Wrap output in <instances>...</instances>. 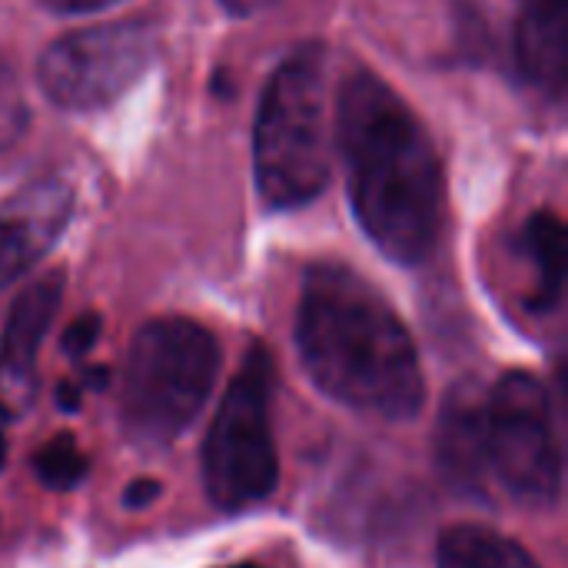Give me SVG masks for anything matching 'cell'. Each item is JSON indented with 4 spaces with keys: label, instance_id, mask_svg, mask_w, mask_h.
<instances>
[{
    "label": "cell",
    "instance_id": "obj_1",
    "mask_svg": "<svg viewBox=\"0 0 568 568\" xmlns=\"http://www.w3.org/2000/svg\"><path fill=\"white\" fill-rule=\"evenodd\" d=\"M336 143L363 233L399 266L426 263L446 226V176L426 123L383 77L359 67L339 87Z\"/></svg>",
    "mask_w": 568,
    "mask_h": 568
},
{
    "label": "cell",
    "instance_id": "obj_2",
    "mask_svg": "<svg viewBox=\"0 0 568 568\" xmlns=\"http://www.w3.org/2000/svg\"><path fill=\"white\" fill-rule=\"evenodd\" d=\"M296 349L310 379L329 399L383 419H413L426 383L416 343L386 296L339 263L303 276Z\"/></svg>",
    "mask_w": 568,
    "mask_h": 568
},
{
    "label": "cell",
    "instance_id": "obj_3",
    "mask_svg": "<svg viewBox=\"0 0 568 568\" xmlns=\"http://www.w3.org/2000/svg\"><path fill=\"white\" fill-rule=\"evenodd\" d=\"M326 47H296L266 80L253 130V173L270 210L310 206L329 183Z\"/></svg>",
    "mask_w": 568,
    "mask_h": 568
},
{
    "label": "cell",
    "instance_id": "obj_4",
    "mask_svg": "<svg viewBox=\"0 0 568 568\" xmlns=\"http://www.w3.org/2000/svg\"><path fill=\"white\" fill-rule=\"evenodd\" d=\"M220 373L216 336L183 316H163L133 336L123 373V426L133 443L163 449L186 433Z\"/></svg>",
    "mask_w": 568,
    "mask_h": 568
},
{
    "label": "cell",
    "instance_id": "obj_5",
    "mask_svg": "<svg viewBox=\"0 0 568 568\" xmlns=\"http://www.w3.org/2000/svg\"><path fill=\"white\" fill-rule=\"evenodd\" d=\"M479 493L503 489L519 506H552L562 493V446L546 386L532 373H506L476 389Z\"/></svg>",
    "mask_w": 568,
    "mask_h": 568
},
{
    "label": "cell",
    "instance_id": "obj_6",
    "mask_svg": "<svg viewBox=\"0 0 568 568\" xmlns=\"http://www.w3.org/2000/svg\"><path fill=\"white\" fill-rule=\"evenodd\" d=\"M273 359L250 346L203 443V486L216 509L243 513L273 496L280 459L273 443Z\"/></svg>",
    "mask_w": 568,
    "mask_h": 568
},
{
    "label": "cell",
    "instance_id": "obj_7",
    "mask_svg": "<svg viewBox=\"0 0 568 568\" xmlns=\"http://www.w3.org/2000/svg\"><path fill=\"white\" fill-rule=\"evenodd\" d=\"M156 30L116 20L57 37L37 60V83L60 110H103L120 100L153 63Z\"/></svg>",
    "mask_w": 568,
    "mask_h": 568
},
{
    "label": "cell",
    "instance_id": "obj_8",
    "mask_svg": "<svg viewBox=\"0 0 568 568\" xmlns=\"http://www.w3.org/2000/svg\"><path fill=\"white\" fill-rule=\"evenodd\" d=\"M73 216V190L60 176L23 183L0 203V290L30 273L63 236Z\"/></svg>",
    "mask_w": 568,
    "mask_h": 568
},
{
    "label": "cell",
    "instance_id": "obj_9",
    "mask_svg": "<svg viewBox=\"0 0 568 568\" xmlns=\"http://www.w3.org/2000/svg\"><path fill=\"white\" fill-rule=\"evenodd\" d=\"M63 300V273L33 280L10 306L0 333V409L13 419L37 393V353Z\"/></svg>",
    "mask_w": 568,
    "mask_h": 568
},
{
    "label": "cell",
    "instance_id": "obj_10",
    "mask_svg": "<svg viewBox=\"0 0 568 568\" xmlns=\"http://www.w3.org/2000/svg\"><path fill=\"white\" fill-rule=\"evenodd\" d=\"M516 67L529 87L549 100L566 93L568 0H523L516 20Z\"/></svg>",
    "mask_w": 568,
    "mask_h": 568
},
{
    "label": "cell",
    "instance_id": "obj_11",
    "mask_svg": "<svg viewBox=\"0 0 568 568\" xmlns=\"http://www.w3.org/2000/svg\"><path fill=\"white\" fill-rule=\"evenodd\" d=\"M523 256L532 270V310H552L562 300L566 286V226L552 210L532 213L523 226Z\"/></svg>",
    "mask_w": 568,
    "mask_h": 568
},
{
    "label": "cell",
    "instance_id": "obj_12",
    "mask_svg": "<svg viewBox=\"0 0 568 568\" xmlns=\"http://www.w3.org/2000/svg\"><path fill=\"white\" fill-rule=\"evenodd\" d=\"M439 568H542L516 539L486 526H453L439 539Z\"/></svg>",
    "mask_w": 568,
    "mask_h": 568
},
{
    "label": "cell",
    "instance_id": "obj_13",
    "mask_svg": "<svg viewBox=\"0 0 568 568\" xmlns=\"http://www.w3.org/2000/svg\"><path fill=\"white\" fill-rule=\"evenodd\" d=\"M87 456L80 453V446L73 443V436H53L37 456H33V473L47 489L67 493L73 486H80L87 479Z\"/></svg>",
    "mask_w": 568,
    "mask_h": 568
},
{
    "label": "cell",
    "instance_id": "obj_14",
    "mask_svg": "<svg viewBox=\"0 0 568 568\" xmlns=\"http://www.w3.org/2000/svg\"><path fill=\"white\" fill-rule=\"evenodd\" d=\"M100 316L97 313H83L80 320H73L67 329H63V353L70 356V359H83L93 346H97V339H100Z\"/></svg>",
    "mask_w": 568,
    "mask_h": 568
},
{
    "label": "cell",
    "instance_id": "obj_15",
    "mask_svg": "<svg viewBox=\"0 0 568 568\" xmlns=\"http://www.w3.org/2000/svg\"><path fill=\"white\" fill-rule=\"evenodd\" d=\"M120 0H40L43 10L57 13V17H80V13H97V10H106Z\"/></svg>",
    "mask_w": 568,
    "mask_h": 568
},
{
    "label": "cell",
    "instance_id": "obj_16",
    "mask_svg": "<svg viewBox=\"0 0 568 568\" xmlns=\"http://www.w3.org/2000/svg\"><path fill=\"white\" fill-rule=\"evenodd\" d=\"M160 493H163V486H160L156 479H136V483H130V489H126L123 503H126L130 509H143V506L156 503V499H160Z\"/></svg>",
    "mask_w": 568,
    "mask_h": 568
},
{
    "label": "cell",
    "instance_id": "obj_17",
    "mask_svg": "<svg viewBox=\"0 0 568 568\" xmlns=\"http://www.w3.org/2000/svg\"><path fill=\"white\" fill-rule=\"evenodd\" d=\"M57 406H60L63 413H77V409H80V386L60 383V389H57Z\"/></svg>",
    "mask_w": 568,
    "mask_h": 568
},
{
    "label": "cell",
    "instance_id": "obj_18",
    "mask_svg": "<svg viewBox=\"0 0 568 568\" xmlns=\"http://www.w3.org/2000/svg\"><path fill=\"white\" fill-rule=\"evenodd\" d=\"M83 383H87L90 389H106V383H110V373H106L103 366H97V369H90V373L83 376Z\"/></svg>",
    "mask_w": 568,
    "mask_h": 568
},
{
    "label": "cell",
    "instance_id": "obj_19",
    "mask_svg": "<svg viewBox=\"0 0 568 568\" xmlns=\"http://www.w3.org/2000/svg\"><path fill=\"white\" fill-rule=\"evenodd\" d=\"M220 3H223L230 13H240V17H243V13H250V10H253V3H256V0H220Z\"/></svg>",
    "mask_w": 568,
    "mask_h": 568
},
{
    "label": "cell",
    "instance_id": "obj_20",
    "mask_svg": "<svg viewBox=\"0 0 568 568\" xmlns=\"http://www.w3.org/2000/svg\"><path fill=\"white\" fill-rule=\"evenodd\" d=\"M10 423V416L0 409V466H3V459H7V443H3V426Z\"/></svg>",
    "mask_w": 568,
    "mask_h": 568
},
{
    "label": "cell",
    "instance_id": "obj_21",
    "mask_svg": "<svg viewBox=\"0 0 568 568\" xmlns=\"http://www.w3.org/2000/svg\"><path fill=\"white\" fill-rule=\"evenodd\" d=\"M233 568H256V566H233Z\"/></svg>",
    "mask_w": 568,
    "mask_h": 568
}]
</instances>
